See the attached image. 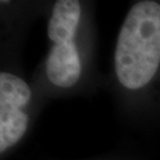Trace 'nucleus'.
Wrapping results in <instances>:
<instances>
[{"label": "nucleus", "mask_w": 160, "mask_h": 160, "mask_svg": "<svg viewBox=\"0 0 160 160\" xmlns=\"http://www.w3.org/2000/svg\"><path fill=\"white\" fill-rule=\"evenodd\" d=\"M46 73L52 84L71 88L81 75V62L74 42L54 44L46 62Z\"/></svg>", "instance_id": "3"}, {"label": "nucleus", "mask_w": 160, "mask_h": 160, "mask_svg": "<svg viewBox=\"0 0 160 160\" xmlns=\"http://www.w3.org/2000/svg\"><path fill=\"white\" fill-rule=\"evenodd\" d=\"M31 100V91L23 79L0 73V151L16 145L28 127V116L21 110Z\"/></svg>", "instance_id": "2"}, {"label": "nucleus", "mask_w": 160, "mask_h": 160, "mask_svg": "<svg viewBox=\"0 0 160 160\" xmlns=\"http://www.w3.org/2000/svg\"><path fill=\"white\" fill-rule=\"evenodd\" d=\"M81 16V6L76 0H58L52 9L49 23L48 37L54 44L74 42L75 33Z\"/></svg>", "instance_id": "4"}, {"label": "nucleus", "mask_w": 160, "mask_h": 160, "mask_svg": "<svg viewBox=\"0 0 160 160\" xmlns=\"http://www.w3.org/2000/svg\"><path fill=\"white\" fill-rule=\"evenodd\" d=\"M160 65V4L139 1L130 8L118 38L114 68L129 89L146 86Z\"/></svg>", "instance_id": "1"}]
</instances>
